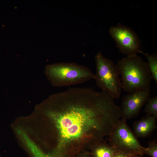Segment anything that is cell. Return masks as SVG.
<instances>
[{"label": "cell", "mask_w": 157, "mask_h": 157, "mask_svg": "<svg viewBox=\"0 0 157 157\" xmlns=\"http://www.w3.org/2000/svg\"><path fill=\"white\" fill-rule=\"evenodd\" d=\"M114 99L104 91L77 88L52 94L38 105V112L53 120L58 131L60 143L52 154L65 157L66 144L86 133L95 142L109 135L122 116Z\"/></svg>", "instance_id": "6da1fadb"}, {"label": "cell", "mask_w": 157, "mask_h": 157, "mask_svg": "<svg viewBox=\"0 0 157 157\" xmlns=\"http://www.w3.org/2000/svg\"><path fill=\"white\" fill-rule=\"evenodd\" d=\"M116 65L124 91L133 93L150 89L151 75L147 63L140 56L137 54L127 56Z\"/></svg>", "instance_id": "7a4b0ae2"}, {"label": "cell", "mask_w": 157, "mask_h": 157, "mask_svg": "<svg viewBox=\"0 0 157 157\" xmlns=\"http://www.w3.org/2000/svg\"><path fill=\"white\" fill-rule=\"evenodd\" d=\"M44 72L54 87L81 84L95 78V74L87 67L74 63L48 64Z\"/></svg>", "instance_id": "3957f363"}, {"label": "cell", "mask_w": 157, "mask_h": 157, "mask_svg": "<svg viewBox=\"0 0 157 157\" xmlns=\"http://www.w3.org/2000/svg\"><path fill=\"white\" fill-rule=\"evenodd\" d=\"M95 60L96 72L94 79L97 85L114 99L119 98L122 89L116 65L104 56L100 52L95 55Z\"/></svg>", "instance_id": "277c9868"}, {"label": "cell", "mask_w": 157, "mask_h": 157, "mask_svg": "<svg viewBox=\"0 0 157 157\" xmlns=\"http://www.w3.org/2000/svg\"><path fill=\"white\" fill-rule=\"evenodd\" d=\"M126 120L122 118L117 122L109 134V144L116 151L129 155L144 154V147L127 125Z\"/></svg>", "instance_id": "5b68a950"}, {"label": "cell", "mask_w": 157, "mask_h": 157, "mask_svg": "<svg viewBox=\"0 0 157 157\" xmlns=\"http://www.w3.org/2000/svg\"><path fill=\"white\" fill-rule=\"evenodd\" d=\"M109 32L115 42L119 51L127 56L142 53L140 50V42L136 33L131 28L118 24L111 26Z\"/></svg>", "instance_id": "8992f818"}, {"label": "cell", "mask_w": 157, "mask_h": 157, "mask_svg": "<svg viewBox=\"0 0 157 157\" xmlns=\"http://www.w3.org/2000/svg\"><path fill=\"white\" fill-rule=\"evenodd\" d=\"M151 95V89L129 93L122 98L121 107L122 118L126 120L133 118L139 113Z\"/></svg>", "instance_id": "52a82bcc"}, {"label": "cell", "mask_w": 157, "mask_h": 157, "mask_svg": "<svg viewBox=\"0 0 157 157\" xmlns=\"http://www.w3.org/2000/svg\"><path fill=\"white\" fill-rule=\"evenodd\" d=\"M157 116H146L135 121L133 125V132L137 138L148 136L156 128Z\"/></svg>", "instance_id": "ba28073f"}, {"label": "cell", "mask_w": 157, "mask_h": 157, "mask_svg": "<svg viewBox=\"0 0 157 157\" xmlns=\"http://www.w3.org/2000/svg\"><path fill=\"white\" fill-rule=\"evenodd\" d=\"M99 144L95 145L93 148V157H113L116 151L110 144Z\"/></svg>", "instance_id": "9c48e42d"}, {"label": "cell", "mask_w": 157, "mask_h": 157, "mask_svg": "<svg viewBox=\"0 0 157 157\" xmlns=\"http://www.w3.org/2000/svg\"><path fill=\"white\" fill-rule=\"evenodd\" d=\"M146 57L147 62V66L151 75L152 78L157 83V55L155 53L149 54L146 53H143Z\"/></svg>", "instance_id": "30bf717a"}, {"label": "cell", "mask_w": 157, "mask_h": 157, "mask_svg": "<svg viewBox=\"0 0 157 157\" xmlns=\"http://www.w3.org/2000/svg\"><path fill=\"white\" fill-rule=\"evenodd\" d=\"M144 111L147 116H157V96L150 98L145 104Z\"/></svg>", "instance_id": "8fae6325"}, {"label": "cell", "mask_w": 157, "mask_h": 157, "mask_svg": "<svg viewBox=\"0 0 157 157\" xmlns=\"http://www.w3.org/2000/svg\"><path fill=\"white\" fill-rule=\"evenodd\" d=\"M144 153L150 156L151 157H157V143L154 140L149 143L147 147L143 149Z\"/></svg>", "instance_id": "7c38bea8"}, {"label": "cell", "mask_w": 157, "mask_h": 157, "mask_svg": "<svg viewBox=\"0 0 157 157\" xmlns=\"http://www.w3.org/2000/svg\"><path fill=\"white\" fill-rule=\"evenodd\" d=\"M130 156L121 152L116 151L113 157H129Z\"/></svg>", "instance_id": "4fadbf2b"}, {"label": "cell", "mask_w": 157, "mask_h": 157, "mask_svg": "<svg viewBox=\"0 0 157 157\" xmlns=\"http://www.w3.org/2000/svg\"><path fill=\"white\" fill-rule=\"evenodd\" d=\"M142 156H139L137 155H130L129 157H141Z\"/></svg>", "instance_id": "5bb4252c"}, {"label": "cell", "mask_w": 157, "mask_h": 157, "mask_svg": "<svg viewBox=\"0 0 157 157\" xmlns=\"http://www.w3.org/2000/svg\"><path fill=\"white\" fill-rule=\"evenodd\" d=\"M80 157H89L88 155H84Z\"/></svg>", "instance_id": "9a60e30c"}, {"label": "cell", "mask_w": 157, "mask_h": 157, "mask_svg": "<svg viewBox=\"0 0 157 157\" xmlns=\"http://www.w3.org/2000/svg\"><path fill=\"white\" fill-rule=\"evenodd\" d=\"M0 157H1L0 154Z\"/></svg>", "instance_id": "2e32d148"}]
</instances>
